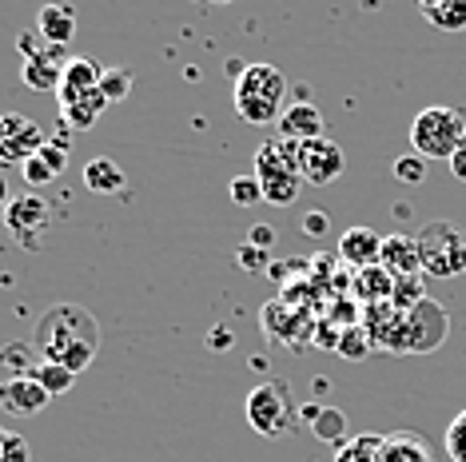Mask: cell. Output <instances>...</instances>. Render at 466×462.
Returning a JSON list of instances; mask_svg holds the SVG:
<instances>
[{
    "label": "cell",
    "instance_id": "obj_1",
    "mask_svg": "<svg viewBox=\"0 0 466 462\" xmlns=\"http://www.w3.org/2000/svg\"><path fill=\"white\" fill-rule=\"evenodd\" d=\"M33 346L45 363H60L72 375H80L100 355V323L80 303H56L40 315Z\"/></svg>",
    "mask_w": 466,
    "mask_h": 462
},
{
    "label": "cell",
    "instance_id": "obj_2",
    "mask_svg": "<svg viewBox=\"0 0 466 462\" xmlns=\"http://www.w3.org/2000/svg\"><path fill=\"white\" fill-rule=\"evenodd\" d=\"M283 100H288V76L275 65H248L236 80V112L239 120L256 124H279Z\"/></svg>",
    "mask_w": 466,
    "mask_h": 462
},
{
    "label": "cell",
    "instance_id": "obj_3",
    "mask_svg": "<svg viewBox=\"0 0 466 462\" xmlns=\"http://www.w3.org/2000/svg\"><path fill=\"white\" fill-rule=\"evenodd\" d=\"M256 180L263 187V199L271 207H291L303 192V172H299V144L288 140H268L256 152Z\"/></svg>",
    "mask_w": 466,
    "mask_h": 462
},
{
    "label": "cell",
    "instance_id": "obj_4",
    "mask_svg": "<svg viewBox=\"0 0 466 462\" xmlns=\"http://www.w3.org/2000/svg\"><path fill=\"white\" fill-rule=\"evenodd\" d=\"M466 136V112L451 108V104H434V108H422L410 124V152H419L422 160H447L459 152Z\"/></svg>",
    "mask_w": 466,
    "mask_h": 462
},
{
    "label": "cell",
    "instance_id": "obj_5",
    "mask_svg": "<svg viewBox=\"0 0 466 462\" xmlns=\"http://www.w3.org/2000/svg\"><path fill=\"white\" fill-rule=\"evenodd\" d=\"M243 415H248V427L263 438H279L295 430V418H299V403H295L291 387L279 379H268L263 387H251L248 403H243Z\"/></svg>",
    "mask_w": 466,
    "mask_h": 462
},
{
    "label": "cell",
    "instance_id": "obj_6",
    "mask_svg": "<svg viewBox=\"0 0 466 462\" xmlns=\"http://www.w3.org/2000/svg\"><path fill=\"white\" fill-rule=\"evenodd\" d=\"M419 251H422V271L434 279H454L466 276V236L451 219H431L419 231Z\"/></svg>",
    "mask_w": 466,
    "mask_h": 462
},
{
    "label": "cell",
    "instance_id": "obj_7",
    "mask_svg": "<svg viewBox=\"0 0 466 462\" xmlns=\"http://www.w3.org/2000/svg\"><path fill=\"white\" fill-rule=\"evenodd\" d=\"M5 227H8V236H13L20 247H28V251L45 247V236H48V227H52V207H48V199H45V196H33V192L8 199V207H5Z\"/></svg>",
    "mask_w": 466,
    "mask_h": 462
},
{
    "label": "cell",
    "instance_id": "obj_8",
    "mask_svg": "<svg viewBox=\"0 0 466 462\" xmlns=\"http://www.w3.org/2000/svg\"><path fill=\"white\" fill-rule=\"evenodd\" d=\"M48 144L40 124L25 112H5L0 116V164H28L33 156Z\"/></svg>",
    "mask_w": 466,
    "mask_h": 462
},
{
    "label": "cell",
    "instance_id": "obj_9",
    "mask_svg": "<svg viewBox=\"0 0 466 462\" xmlns=\"http://www.w3.org/2000/svg\"><path fill=\"white\" fill-rule=\"evenodd\" d=\"M402 323H407V355L410 351L415 355L434 351V346H442V339L451 335L447 311H442L439 303H431V299H422L410 311H402Z\"/></svg>",
    "mask_w": 466,
    "mask_h": 462
},
{
    "label": "cell",
    "instance_id": "obj_10",
    "mask_svg": "<svg viewBox=\"0 0 466 462\" xmlns=\"http://www.w3.org/2000/svg\"><path fill=\"white\" fill-rule=\"evenodd\" d=\"M347 167V156L343 148L331 140V136H319V140H307L299 144V172L307 184L323 187V184H335Z\"/></svg>",
    "mask_w": 466,
    "mask_h": 462
},
{
    "label": "cell",
    "instance_id": "obj_11",
    "mask_svg": "<svg viewBox=\"0 0 466 462\" xmlns=\"http://www.w3.org/2000/svg\"><path fill=\"white\" fill-rule=\"evenodd\" d=\"M72 56H65L60 45H45L36 56H25V68H20V80L33 92H56L60 80H65V65Z\"/></svg>",
    "mask_w": 466,
    "mask_h": 462
},
{
    "label": "cell",
    "instance_id": "obj_12",
    "mask_svg": "<svg viewBox=\"0 0 466 462\" xmlns=\"http://www.w3.org/2000/svg\"><path fill=\"white\" fill-rule=\"evenodd\" d=\"M48 391L40 387L36 375H8L5 383H0V411L8 415H36L48 407Z\"/></svg>",
    "mask_w": 466,
    "mask_h": 462
},
{
    "label": "cell",
    "instance_id": "obj_13",
    "mask_svg": "<svg viewBox=\"0 0 466 462\" xmlns=\"http://www.w3.org/2000/svg\"><path fill=\"white\" fill-rule=\"evenodd\" d=\"M279 140H288V144H307V140H319V136L327 132V116L315 108L311 100H295L283 108L279 116Z\"/></svg>",
    "mask_w": 466,
    "mask_h": 462
},
{
    "label": "cell",
    "instance_id": "obj_14",
    "mask_svg": "<svg viewBox=\"0 0 466 462\" xmlns=\"http://www.w3.org/2000/svg\"><path fill=\"white\" fill-rule=\"evenodd\" d=\"M100 76H104V65H96L92 56H72L65 65V80H60V88H56L60 108H72V104L88 100L92 92L100 88Z\"/></svg>",
    "mask_w": 466,
    "mask_h": 462
},
{
    "label": "cell",
    "instance_id": "obj_15",
    "mask_svg": "<svg viewBox=\"0 0 466 462\" xmlns=\"http://www.w3.org/2000/svg\"><path fill=\"white\" fill-rule=\"evenodd\" d=\"M379 267H387L395 279L422 276V251H419V236H407V231H395V236H383V251H379Z\"/></svg>",
    "mask_w": 466,
    "mask_h": 462
},
{
    "label": "cell",
    "instance_id": "obj_16",
    "mask_svg": "<svg viewBox=\"0 0 466 462\" xmlns=\"http://www.w3.org/2000/svg\"><path fill=\"white\" fill-rule=\"evenodd\" d=\"M379 251H383V236H379L375 227H347L343 239H339V259L355 271L375 267Z\"/></svg>",
    "mask_w": 466,
    "mask_h": 462
},
{
    "label": "cell",
    "instance_id": "obj_17",
    "mask_svg": "<svg viewBox=\"0 0 466 462\" xmlns=\"http://www.w3.org/2000/svg\"><path fill=\"white\" fill-rule=\"evenodd\" d=\"M379 462H439V458H434V447L419 430H390V435H383Z\"/></svg>",
    "mask_w": 466,
    "mask_h": 462
},
{
    "label": "cell",
    "instance_id": "obj_18",
    "mask_svg": "<svg viewBox=\"0 0 466 462\" xmlns=\"http://www.w3.org/2000/svg\"><path fill=\"white\" fill-rule=\"evenodd\" d=\"M36 33L48 40V45H60L65 48L72 36H76V8L72 5H60V0H52L36 13Z\"/></svg>",
    "mask_w": 466,
    "mask_h": 462
},
{
    "label": "cell",
    "instance_id": "obj_19",
    "mask_svg": "<svg viewBox=\"0 0 466 462\" xmlns=\"http://www.w3.org/2000/svg\"><path fill=\"white\" fill-rule=\"evenodd\" d=\"M124 184H128V176H124V167L108 160V156H96V160L84 167V187H88L92 196H116V192H124Z\"/></svg>",
    "mask_w": 466,
    "mask_h": 462
},
{
    "label": "cell",
    "instance_id": "obj_20",
    "mask_svg": "<svg viewBox=\"0 0 466 462\" xmlns=\"http://www.w3.org/2000/svg\"><path fill=\"white\" fill-rule=\"evenodd\" d=\"M303 418L311 423L319 443H331V447L347 443V415L343 411H335V407H307Z\"/></svg>",
    "mask_w": 466,
    "mask_h": 462
},
{
    "label": "cell",
    "instance_id": "obj_21",
    "mask_svg": "<svg viewBox=\"0 0 466 462\" xmlns=\"http://www.w3.org/2000/svg\"><path fill=\"white\" fill-rule=\"evenodd\" d=\"M355 287H359V299L363 303H370V307H375V303H390V296H395V276H390L387 267H363L355 276Z\"/></svg>",
    "mask_w": 466,
    "mask_h": 462
},
{
    "label": "cell",
    "instance_id": "obj_22",
    "mask_svg": "<svg viewBox=\"0 0 466 462\" xmlns=\"http://www.w3.org/2000/svg\"><path fill=\"white\" fill-rule=\"evenodd\" d=\"M104 108H108V100H104V92L96 88L88 100L72 104V108H60V116H65V128L84 132V128H92V124L100 120V112H104Z\"/></svg>",
    "mask_w": 466,
    "mask_h": 462
},
{
    "label": "cell",
    "instance_id": "obj_23",
    "mask_svg": "<svg viewBox=\"0 0 466 462\" xmlns=\"http://www.w3.org/2000/svg\"><path fill=\"white\" fill-rule=\"evenodd\" d=\"M379 450H383V435H355L347 443L335 447V462H379Z\"/></svg>",
    "mask_w": 466,
    "mask_h": 462
},
{
    "label": "cell",
    "instance_id": "obj_24",
    "mask_svg": "<svg viewBox=\"0 0 466 462\" xmlns=\"http://www.w3.org/2000/svg\"><path fill=\"white\" fill-rule=\"evenodd\" d=\"M422 16H427L434 28H442V33H462L466 28V0H442V5L427 8Z\"/></svg>",
    "mask_w": 466,
    "mask_h": 462
},
{
    "label": "cell",
    "instance_id": "obj_25",
    "mask_svg": "<svg viewBox=\"0 0 466 462\" xmlns=\"http://www.w3.org/2000/svg\"><path fill=\"white\" fill-rule=\"evenodd\" d=\"M33 375H36L40 387H45L52 398H56V395H68L72 387H76V375H72L68 367H60V363H45V359H40Z\"/></svg>",
    "mask_w": 466,
    "mask_h": 462
},
{
    "label": "cell",
    "instance_id": "obj_26",
    "mask_svg": "<svg viewBox=\"0 0 466 462\" xmlns=\"http://www.w3.org/2000/svg\"><path fill=\"white\" fill-rule=\"evenodd\" d=\"M0 363H5L13 375H33L40 355H36V346H28V343H5L0 346Z\"/></svg>",
    "mask_w": 466,
    "mask_h": 462
},
{
    "label": "cell",
    "instance_id": "obj_27",
    "mask_svg": "<svg viewBox=\"0 0 466 462\" xmlns=\"http://www.w3.org/2000/svg\"><path fill=\"white\" fill-rule=\"evenodd\" d=\"M370 331L367 327H347L343 335H339V355L343 359H351V363H363L367 355H370Z\"/></svg>",
    "mask_w": 466,
    "mask_h": 462
},
{
    "label": "cell",
    "instance_id": "obj_28",
    "mask_svg": "<svg viewBox=\"0 0 466 462\" xmlns=\"http://www.w3.org/2000/svg\"><path fill=\"white\" fill-rule=\"evenodd\" d=\"M100 92H104V100H108V104L128 100V92H132V72H128V68H104Z\"/></svg>",
    "mask_w": 466,
    "mask_h": 462
},
{
    "label": "cell",
    "instance_id": "obj_29",
    "mask_svg": "<svg viewBox=\"0 0 466 462\" xmlns=\"http://www.w3.org/2000/svg\"><path fill=\"white\" fill-rule=\"evenodd\" d=\"M442 450H447L451 462H466V411L451 418L447 435H442Z\"/></svg>",
    "mask_w": 466,
    "mask_h": 462
},
{
    "label": "cell",
    "instance_id": "obj_30",
    "mask_svg": "<svg viewBox=\"0 0 466 462\" xmlns=\"http://www.w3.org/2000/svg\"><path fill=\"white\" fill-rule=\"evenodd\" d=\"M427 299V287H422L419 276H407V279H395V296H390V307L399 311H410L415 303Z\"/></svg>",
    "mask_w": 466,
    "mask_h": 462
},
{
    "label": "cell",
    "instance_id": "obj_31",
    "mask_svg": "<svg viewBox=\"0 0 466 462\" xmlns=\"http://www.w3.org/2000/svg\"><path fill=\"white\" fill-rule=\"evenodd\" d=\"M228 192H231V204H236V207H251V204H259V199H263V187L256 180V172L236 176V180L228 184Z\"/></svg>",
    "mask_w": 466,
    "mask_h": 462
},
{
    "label": "cell",
    "instance_id": "obj_32",
    "mask_svg": "<svg viewBox=\"0 0 466 462\" xmlns=\"http://www.w3.org/2000/svg\"><path fill=\"white\" fill-rule=\"evenodd\" d=\"M390 172H395L399 184H422L427 180V160H422L419 152H407V156H399Z\"/></svg>",
    "mask_w": 466,
    "mask_h": 462
},
{
    "label": "cell",
    "instance_id": "obj_33",
    "mask_svg": "<svg viewBox=\"0 0 466 462\" xmlns=\"http://www.w3.org/2000/svg\"><path fill=\"white\" fill-rule=\"evenodd\" d=\"M33 458V450H28V443L16 435V430L0 427V462H28Z\"/></svg>",
    "mask_w": 466,
    "mask_h": 462
},
{
    "label": "cell",
    "instance_id": "obj_34",
    "mask_svg": "<svg viewBox=\"0 0 466 462\" xmlns=\"http://www.w3.org/2000/svg\"><path fill=\"white\" fill-rule=\"evenodd\" d=\"M20 172H25V184L28 187H48L52 180H56V172H52V167L40 160V156H33L28 164H20Z\"/></svg>",
    "mask_w": 466,
    "mask_h": 462
},
{
    "label": "cell",
    "instance_id": "obj_35",
    "mask_svg": "<svg viewBox=\"0 0 466 462\" xmlns=\"http://www.w3.org/2000/svg\"><path fill=\"white\" fill-rule=\"evenodd\" d=\"M239 267H243V271H263V267H268V251L243 244V247H239Z\"/></svg>",
    "mask_w": 466,
    "mask_h": 462
},
{
    "label": "cell",
    "instance_id": "obj_36",
    "mask_svg": "<svg viewBox=\"0 0 466 462\" xmlns=\"http://www.w3.org/2000/svg\"><path fill=\"white\" fill-rule=\"evenodd\" d=\"M36 156H40V160H45V164H48L56 176H65V167H68V152H65V148H56V144L48 140V144H45V148H40Z\"/></svg>",
    "mask_w": 466,
    "mask_h": 462
},
{
    "label": "cell",
    "instance_id": "obj_37",
    "mask_svg": "<svg viewBox=\"0 0 466 462\" xmlns=\"http://www.w3.org/2000/svg\"><path fill=\"white\" fill-rule=\"evenodd\" d=\"M303 236H315V239L327 236V216L323 212H307L303 216Z\"/></svg>",
    "mask_w": 466,
    "mask_h": 462
},
{
    "label": "cell",
    "instance_id": "obj_38",
    "mask_svg": "<svg viewBox=\"0 0 466 462\" xmlns=\"http://www.w3.org/2000/svg\"><path fill=\"white\" fill-rule=\"evenodd\" d=\"M271 239H275L271 224H256V227H251V236H248V244H251V247H263V251H268V247H271Z\"/></svg>",
    "mask_w": 466,
    "mask_h": 462
},
{
    "label": "cell",
    "instance_id": "obj_39",
    "mask_svg": "<svg viewBox=\"0 0 466 462\" xmlns=\"http://www.w3.org/2000/svg\"><path fill=\"white\" fill-rule=\"evenodd\" d=\"M451 176L459 184H466V136H462V144H459V152L451 156Z\"/></svg>",
    "mask_w": 466,
    "mask_h": 462
},
{
    "label": "cell",
    "instance_id": "obj_40",
    "mask_svg": "<svg viewBox=\"0 0 466 462\" xmlns=\"http://www.w3.org/2000/svg\"><path fill=\"white\" fill-rule=\"evenodd\" d=\"M211 343H224L228 346L231 343V331H216V335H211Z\"/></svg>",
    "mask_w": 466,
    "mask_h": 462
},
{
    "label": "cell",
    "instance_id": "obj_41",
    "mask_svg": "<svg viewBox=\"0 0 466 462\" xmlns=\"http://www.w3.org/2000/svg\"><path fill=\"white\" fill-rule=\"evenodd\" d=\"M415 5L422 8V13H427V8H434V5H442V0H415Z\"/></svg>",
    "mask_w": 466,
    "mask_h": 462
},
{
    "label": "cell",
    "instance_id": "obj_42",
    "mask_svg": "<svg viewBox=\"0 0 466 462\" xmlns=\"http://www.w3.org/2000/svg\"><path fill=\"white\" fill-rule=\"evenodd\" d=\"M208 5H231V0H208Z\"/></svg>",
    "mask_w": 466,
    "mask_h": 462
},
{
    "label": "cell",
    "instance_id": "obj_43",
    "mask_svg": "<svg viewBox=\"0 0 466 462\" xmlns=\"http://www.w3.org/2000/svg\"><path fill=\"white\" fill-rule=\"evenodd\" d=\"M5 196H8V192H5V180H0V199H5Z\"/></svg>",
    "mask_w": 466,
    "mask_h": 462
}]
</instances>
